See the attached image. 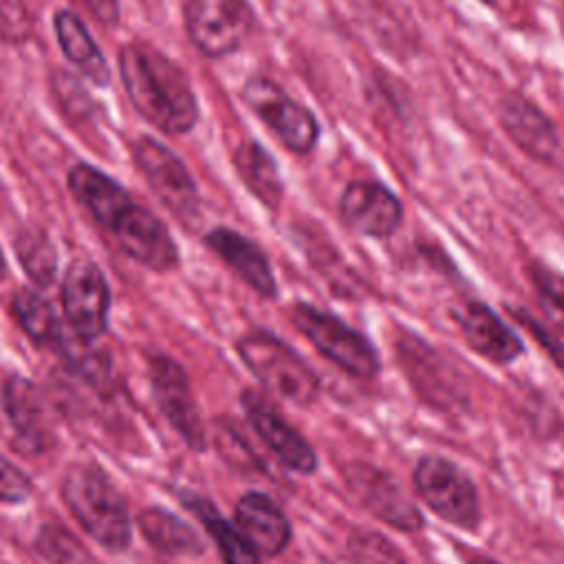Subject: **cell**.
Here are the masks:
<instances>
[{"mask_svg":"<svg viewBox=\"0 0 564 564\" xmlns=\"http://www.w3.org/2000/svg\"><path fill=\"white\" fill-rule=\"evenodd\" d=\"M123 86L134 108L154 128L183 134L198 119V104L185 73L150 44H128L119 51Z\"/></svg>","mask_w":564,"mask_h":564,"instance_id":"obj_1","label":"cell"},{"mask_svg":"<svg viewBox=\"0 0 564 564\" xmlns=\"http://www.w3.org/2000/svg\"><path fill=\"white\" fill-rule=\"evenodd\" d=\"M62 498L75 520L99 544L119 551L130 542V518L126 502L110 478L90 463L68 467L62 482Z\"/></svg>","mask_w":564,"mask_h":564,"instance_id":"obj_2","label":"cell"},{"mask_svg":"<svg viewBox=\"0 0 564 564\" xmlns=\"http://www.w3.org/2000/svg\"><path fill=\"white\" fill-rule=\"evenodd\" d=\"M238 355L256 379L280 399L295 405H311L319 394V377L282 339L253 330L238 339Z\"/></svg>","mask_w":564,"mask_h":564,"instance_id":"obj_3","label":"cell"},{"mask_svg":"<svg viewBox=\"0 0 564 564\" xmlns=\"http://www.w3.org/2000/svg\"><path fill=\"white\" fill-rule=\"evenodd\" d=\"M295 328L335 366L359 379H372L379 372L375 346L346 322L313 304L297 302L289 311Z\"/></svg>","mask_w":564,"mask_h":564,"instance_id":"obj_4","label":"cell"},{"mask_svg":"<svg viewBox=\"0 0 564 564\" xmlns=\"http://www.w3.org/2000/svg\"><path fill=\"white\" fill-rule=\"evenodd\" d=\"M414 487L425 505L443 520L476 529L480 524V498L471 478L443 456H423L414 467Z\"/></svg>","mask_w":564,"mask_h":564,"instance_id":"obj_5","label":"cell"},{"mask_svg":"<svg viewBox=\"0 0 564 564\" xmlns=\"http://www.w3.org/2000/svg\"><path fill=\"white\" fill-rule=\"evenodd\" d=\"M245 104L275 132V137L293 152L306 154L319 139L315 115L291 99L273 79L256 75L242 86Z\"/></svg>","mask_w":564,"mask_h":564,"instance_id":"obj_6","label":"cell"},{"mask_svg":"<svg viewBox=\"0 0 564 564\" xmlns=\"http://www.w3.org/2000/svg\"><path fill=\"white\" fill-rule=\"evenodd\" d=\"M344 480L355 500L386 524L401 531H416L423 524L414 498L386 469L372 463L352 460L344 467Z\"/></svg>","mask_w":564,"mask_h":564,"instance_id":"obj_7","label":"cell"},{"mask_svg":"<svg viewBox=\"0 0 564 564\" xmlns=\"http://www.w3.org/2000/svg\"><path fill=\"white\" fill-rule=\"evenodd\" d=\"M185 29L200 53L223 57L249 37L253 11L245 0H187Z\"/></svg>","mask_w":564,"mask_h":564,"instance_id":"obj_8","label":"cell"},{"mask_svg":"<svg viewBox=\"0 0 564 564\" xmlns=\"http://www.w3.org/2000/svg\"><path fill=\"white\" fill-rule=\"evenodd\" d=\"M62 304L77 337L93 339L106 330L110 289L99 264L88 258L68 264L62 282Z\"/></svg>","mask_w":564,"mask_h":564,"instance_id":"obj_9","label":"cell"},{"mask_svg":"<svg viewBox=\"0 0 564 564\" xmlns=\"http://www.w3.org/2000/svg\"><path fill=\"white\" fill-rule=\"evenodd\" d=\"M117 245L139 264L152 271H172L178 264V249L167 227L145 207L132 200L106 227Z\"/></svg>","mask_w":564,"mask_h":564,"instance_id":"obj_10","label":"cell"},{"mask_svg":"<svg viewBox=\"0 0 564 564\" xmlns=\"http://www.w3.org/2000/svg\"><path fill=\"white\" fill-rule=\"evenodd\" d=\"M134 159L154 194L178 216L196 212L198 192L187 167L176 154L152 137H141L134 145Z\"/></svg>","mask_w":564,"mask_h":564,"instance_id":"obj_11","label":"cell"},{"mask_svg":"<svg viewBox=\"0 0 564 564\" xmlns=\"http://www.w3.org/2000/svg\"><path fill=\"white\" fill-rule=\"evenodd\" d=\"M242 408L258 432V436L267 443V447L278 456L282 465L297 474H313L317 467V456L315 449L308 445V441L291 427L271 403L258 394L256 390H245L242 392Z\"/></svg>","mask_w":564,"mask_h":564,"instance_id":"obj_12","label":"cell"},{"mask_svg":"<svg viewBox=\"0 0 564 564\" xmlns=\"http://www.w3.org/2000/svg\"><path fill=\"white\" fill-rule=\"evenodd\" d=\"M339 212L352 231L370 238L392 236L403 216L401 200L375 181L350 183L339 198Z\"/></svg>","mask_w":564,"mask_h":564,"instance_id":"obj_13","label":"cell"},{"mask_svg":"<svg viewBox=\"0 0 564 564\" xmlns=\"http://www.w3.org/2000/svg\"><path fill=\"white\" fill-rule=\"evenodd\" d=\"M150 379L156 401L165 416L172 421V425L192 447H203L205 430L185 370L174 359L165 355H154L150 359Z\"/></svg>","mask_w":564,"mask_h":564,"instance_id":"obj_14","label":"cell"},{"mask_svg":"<svg viewBox=\"0 0 564 564\" xmlns=\"http://www.w3.org/2000/svg\"><path fill=\"white\" fill-rule=\"evenodd\" d=\"M498 117L507 134L533 159L553 161L560 148L551 119L527 97L509 95L498 106Z\"/></svg>","mask_w":564,"mask_h":564,"instance_id":"obj_15","label":"cell"},{"mask_svg":"<svg viewBox=\"0 0 564 564\" xmlns=\"http://www.w3.org/2000/svg\"><path fill=\"white\" fill-rule=\"evenodd\" d=\"M205 245L225 262L229 264L256 293L264 297L275 295V278L273 269L264 256V251L249 240L247 236L229 229L216 227L205 234Z\"/></svg>","mask_w":564,"mask_h":564,"instance_id":"obj_16","label":"cell"},{"mask_svg":"<svg viewBox=\"0 0 564 564\" xmlns=\"http://www.w3.org/2000/svg\"><path fill=\"white\" fill-rule=\"evenodd\" d=\"M236 529L260 555H278L291 540V527L284 513L262 494L249 491L236 502Z\"/></svg>","mask_w":564,"mask_h":564,"instance_id":"obj_17","label":"cell"},{"mask_svg":"<svg viewBox=\"0 0 564 564\" xmlns=\"http://www.w3.org/2000/svg\"><path fill=\"white\" fill-rule=\"evenodd\" d=\"M467 344L494 364H509L522 352L516 333L482 302H467L456 313Z\"/></svg>","mask_w":564,"mask_h":564,"instance_id":"obj_18","label":"cell"},{"mask_svg":"<svg viewBox=\"0 0 564 564\" xmlns=\"http://www.w3.org/2000/svg\"><path fill=\"white\" fill-rule=\"evenodd\" d=\"M4 410L18 436L40 449L51 443L53 427L42 392L24 377H11L4 383Z\"/></svg>","mask_w":564,"mask_h":564,"instance_id":"obj_19","label":"cell"},{"mask_svg":"<svg viewBox=\"0 0 564 564\" xmlns=\"http://www.w3.org/2000/svg\"><path fill=\"white\" fill-rule=\"evenodd\" d=\"M68 189L104 227L132 200L117 181L84 163L68 172Z\"/></svg>","mask_w":564,"mask_h":564,"instance_id":"obj_20","label":"cell"},{"mask_svg":"<svg viewBox=\"0 0 564 564\" xmlns=\"http://www.w3.org/2000/svg\"><path fill=\"white\" fill-rule=\"evenodd\" d=\"M55 33L64 55L97 86H108L110 70L108 64L93 42L90 33L86 31L84 22L73 11H57L55 13Z\"/></svg>","mask_w":564,"mask_h":564,"instance_id":"obj_21","label":"cell"},{"mask_svg":"<svg viewBox=\"0 0 564 564\" xmlns=\"http://www.w3.org/2000/svg\"><path fill=\"white\" fill-rule=\"evenodd\" d=\"M236 172L249 192L269 209H275L282 200L284 187L271 154L256 141H245L234 152Z\"/></svg>","mask_w":564,"mask_h":564,"instance_id":"obj_22","label":"cell"},{"mask_svg":"<svg viewBox=\"0 0 564 564\" xmlns=\"http://www.w3.org/2000/svg\"><path fill=\"white\" fill-rule=\"evenodd\" d=\"M139 527L145 540L170 555H198L203 553V540L178 516L150 507L139 516Z\"/></svg>","mask_w":564,"mask_h":564,"instance_id":"obj_23","label":"cell"},{"mask_svg":"<svg viewBox=\"0 0 564 564\" xmlns=\"http://www.w3.org/2000/svg\"><path fill=\"white\" fill-rule=\"evenodd\" d=\"M183 500L200 518V522L214 538L225 564H260V557L251 549V544L242 538V533L236 527H231L225 518H220V513L209 500L198 496H187Z\"/></svg>","mask_w":564,"mask_h":564,"instance_id":"obj_24","label":"cell"},{"mask_svg":"<svg viewBox=\"0 0 564 564\" xmlns=\"http://www.w3.org/2000/svg\"><path fill=\"white\" fill-rule=\"evenodd\" d=\"M13 313L22 326V330L37 346H53L62 341L59 322L51 308V304L35 291L22 289L13 297Z\"/></svg>","mask_w":564,"mask_h":564,"instance_id":"obj_25","label":"cell"},{"mask_svg":"<svg viewBox=\"0 0 564 564\" xmlns=\"http://www.w3.org/2000/svg\"><path fill=\"white\" fill-rule=\"evenodd\" d=\"M15 253L26 275L37 286H48L55 280V269H57L55 247L40 227H26L18 234Z\"/></svg>","mask_w":564,"mask_h":564,"instance_id":"obj_26","label":"cell"},{"mask_svg":"<svg viewBox=\"0 0 564 564\" xmlns=\"http://www.w3.org/2000/svg\"><path fill=\"white\" fill-rule=\"evenodd\" d=\"M531 282L535 286L542 315L555 330L564 333V275L544 264L533 262Z\"/></svg>","mask_w":564,"mask_h":564,"instance_id":"obj_27","label":"cell"},{"mask_svg":"<svg viewBox=\"0 0 564 564\" xmlns=\"http://www.w3.org/2000/svg\"><path fill=\"white\" fill-rule=\"evenodd\" d=\"M355 564H408L405 555L383 533L359 529L348 540Z\"/></svg>","mask_w":564,"mask_h":564,"instance_id":"obj_28","label":"cell"},{"mask_svg":"<svg viewBox=\"0 0 564 564\" xmlns=\"http://www.w3.org/2000/svg\"><path fill=\"white\" fill-rule=\"evenodd\" d=\"M31 496V480L29 476L7 460L0 454V500L2 502H24Z\"/></svg>","mask_w":564,"mask_h":564,"instance_id":"obj_29","label":"cell"},{"mask_svg":"<svg viewBox=\"0 0 564 564\" xmlns=\"http://www.w3.org/2000/svg\"><path fill=\"white\" fill-rule=\"evenodd\" d=\"M82 2L104 24H115L119 20V2L117 0H82Z\"/></svg>","mask_w":564,"mask_h":564,"instance_id":"obj_30","label":"cell"},{"mask_svg":"<svg viewBox=\"0 0 564 564\" xmlns=\"http://www.w3.org/2000/svg\"><path fill=\"white\" fill-rule=\"evenodd\" d=\"M467 564H498V562L487 557V555H480V553H469L467 555Z\"/></svg>","mask_w":564,"mask_h":564,"instance_id":"obj_31","label":"cell"},{"mask_svg":"<svg viewBox=\"0 0 564 564\" xmlns=\"http://www.w3.org/2000/svg\"><path fill=\"white\" fill-rule=\"evenodd\" d=\"M319 564H348V562H341V560H333V557H328V560H322Z\"/></svg>","mask_w":564,"mask_h":564,"instance_id":"obj_32","label":"cell"},{"mask_svg":"<svg viewBox=\"0 0 564 564\" xmlns=\"http://www.w3.org/2000/svg\"><path fill=\"white\" fill-rule=\"evenodd\" d=\"M4 273V256H2V251H0V275Z\"/></svg>","mask_w":564,"mask_h":564,"instance_id":"obj_33","label":"cell"},{"mask_svg":"<svg viewBox=\"0 0 564 564\" xmlns=\"http://www.w3.org/2000/svg\"><path fill=\"white\" fill-rule=\"evenodd\" d=\"M482 2H487V4H496V2H500V0H482Z\"/></svg>","mask_w":564,"mask_h":564,"instance_id":"obj_34","label":"cell"}]
</instances>
